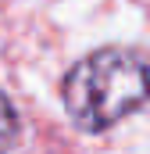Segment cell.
Wrapping results in <instances>:
<instances>
[{"label":"cell","instance_id":"cell-2","mask_svg":"<svg viewBox=\"0 0 150 154\" xmlns=\"http://www.w3.org/2000/svg\"><path fill=\"white\" fill-rule=\"evenodd\" d=\"M18 133H22L18 108H14L11 93L0 86V154H11V151H14V143H18Z\"/></svg>","mask_w":150,"mask_h":154},{"label":"cell","instance_id":"cell-1","mask_svg":"<svg viewBox=\"0 0 150 154\" xmlns=\"http://www.w3.org/2000/svg\"><path fill=\"white\" fill-rule=\"evenodd\" d=\"M61 104L82 133H107L150 104V57L136 47H100L61 79Z\"/></svg>","mask_w":150,"mask_h":154}]
</instances>
